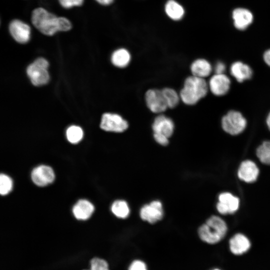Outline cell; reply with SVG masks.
Segmentation results:
<instances>
[{
    "label": "cell",
    "mask_w": 270,
    "mask_h": 270,
    "mask_svg": "<svg viewBox=\"0 0 270 270\" xmlns=\"http://www.w3.org/2000/svg\"><path fill=\"white\" fill-rule=\"evenodd\" d=\"M31 22L36 28L48 36H52L58 32H68L72 28V22L68 18L58 16L42 7L32 10Z\"/></svg>",
    "instance_id": "cell-1"
},
{
    "label": "cell",
    "mask_w": 270,
    "mask_h": 270,
    "mask_svg": "<svg viewBox=\"0 0 270 270\" xmlns=\"http://www.w3.org/2000/svg\"><path fill=\"white\" fill-rule=\"evenodd\" d=\"M208 90V84L204 78L192 75L188 76L179 94L180 100L187 105L195 104L206 95Z\"/></svg>",
    "instance_id": "cell-2"
},
{
    "label": "cell",
    "mask_w": 270,
    "mask_h": 270,
    "mask_svg": "<svg viewBox=\"0 0 270 270\" xmlns=\"http://www.w3.org/2000/svg\"><path fill=\"white\" fill-rule=\"evenodd\" d=\"M226 232L227 226L224 220L214 216L200 226L198 233L202 240L210 244H214L221 240Z\"/></svg>",
    "instance_id": "cell-3"
},
{
    "label": "cell",
    "mask_w": 270,
    "mask_h": 270,
    "mask_svg": "<svg viewBox=\"0 0 270 270\" xmlns=\"http://www.w3.org/2000/svg\"><path fill=\"white\" fill-rule=\"evenodd\" d=\"M48 62L44 58H38L27 68L26 72L32 84L36 86L46 84L49 80L48 72Z\"/></svg>",
    "instance_id": "cell-4"
},
{
    "label": "cell",
    "mask_w": 270,
    "mask_h": 270,
    "mask_svg": "<svg viewBox=\"0 0 270 270\" xmlns=\"http://www.w3.org/2000/svg\"><path fill=\"white\" fill-rule=\"evenodd\" d=\"M223 130L232 135L242 132L246 126V120L242 114L236 110H230L222 120Z\"/></svg>",
    "instance_id": "cell-5"
},
{
    "label": "cell",
    "mask_w": 270,
    "mask_h": 270,
    "mask_svg": "<svg viewBox=\"0 0 270 270\" xmlns=\"http://www.w3.org/2000/svg\"><path fill=\"white\" fill-rule=\"evenodd\" d=\"M100 126L107 132H122L128 129V124L120 114L108 112L102 116Z\"/></svg>",
    "instance_id": "cell-6"
},
{
    "label": "cell",
    "mask_w": 270,
    "mask_h": 270,
    "mask_svg": "<svg viewBox=\"0 0 270 270\" xmlns=\"http://www.w3.org/2000/svg\"><path fill=\"white\" fill-rule=\"evenodd\" d=\"M8 31L12 38L18 42L26 44L31 36V28L24 22L14 19L8 24Z\"/></svg>",
    "instance_id": "cell-7"
},
{
    "label": "cell",
    "mask_w": 270,
    "mask_h": 270,
    "mask_svg": "<svg viewBox=\"0 0 270 270\" xmlns=\"http://www.w3.org/2000/svg\"><path fill=\"white\" fill-rule=\"evenodd\" d=\"M145 101L148 108L155 114H161L168 108L162 90H148L145 94Z\"/></svg>",
    "instance_id": "cell-8"
},
{
    "label": "cell",
    "mask_w": 270,
    "mask_h": 270,
    "mask_svg": "<svg viewBox=\"0 0 270 270\" xmlns=\"http://www.w3.org/2000/svg\"><path fill=\"white\" fill-rule=\"evenodd\" d=\"M140 216L142 220L150 224L160 220L164 216L161 202L154 200L150 204L144 205L140 210Z\"/></svg>",
    "instance_id": "cell-9"
},
{
    "label": "cell",
    "mask_w": 270,
    "mask_h": 270,
    "mask_svg": "<svg viewBox=\"0 0 270 270\" xmlns=\"http://www.w3.org/2000/svg\"><path fill=\"white\" fill-rule=\"evenodd\" d=\"M31 177L35 184L39 186H44L53 182L55 175L52 168L40 165L32 170Z\"/></svg>",
    "instance_id": "cell-10"
},
{
    "label": "cell",
    "mask_w": 270,
    "mask_h": 270,
    "mask_svg": "<svg viewBox=\"0 0 270 270\" xmlns=\"http://www.w3.org/2000/svg\"><path fill=\"white\" fill-rule=\"evenodd\" d=\"M239 204L240 200L238 198L230 192H223L218 196L216 208L221 214H231L238 210Z\"/></svg>",
    "instance_id": "cell-11"
},
{
    "label": "cell",
    "mask_w": 270,
    "mask_h": 270,
    "mask_svg": "<svg viewBox=\"0 0 270 270\" xmlns=\"http://www.w3.org/2000/svg\"><path fill=\"white\" fill-rule=\"evenodd\" d=\"M230 81L224 74H215L208 83V89L215 96H222L226 94L230 88Z\"/></svg>",
    "instance_id": "cell-12"
},
{
    "label": "cell",
    "mask_w": 270,
    "mask_h": 270,
    "mask_svg": "<svg viewBox=\"0 0 270 270\" xmlns=\"http://www.w3.org/2000/svg\"><path fill=\"white\" fill-rule=\"evenodd\" d=\"M152 129L154 133L161 134L169 138L174 133V124L170 118L159 114L152 122Z\"/></svg>",
    "instance_id": "cell-13"
},
{
    "label": "cell",
    "mask_w": 270,
    "mask_h": 270,
    "mask_svg": "<svg viewBox=\"0 0 270 270\" xmlns=\"http://www.w3.org/2000/svg\"><path fill=\"white\" fill-rule=\"evenodd\" d=\"M232 18L235 28L240 30L247 28L254 20L252 12L242 8H235L232 11Z\"/></svg>",
    "instance_id": "cell-14"
},
{
    "label": "cell",
    "mask_w": 270,
    "mask_h": 270,
    "mask_svg": "<svg viewBox=\"0 0 270 270\" xmlns=\"http://www.w3.org/2000/svg\"><path fill=\"white\" fill-rule=\"evenodd\" d=\"M259 170L254 162L250 160L242 162L238 168V176L240 179L246 182H252L256 180Z\"/></svg>",
    "instance_id": "cell-15"
},
{
    "label": "cell",
    "mask_w": 270,
    "mask_h": 270,
    "mask_svg": "<svg viewBox=\"0 0 270 270\" xmlns=\"http://www.w3.org/2000/svg\"><path fill=\"white\" fill-rule=\"evenodd\" d=\"M250 247V242L247 237L241 234H237L230 240L231 252L236 255H240L246 252Z\"/></svg>",
    "instance_id": "cell-16"
},
{
    "label": "cell",
    "mask_w": 270,
    "mask_h": 270,
    "mask_svg": "<svg viewBox=\"0 0 270 270\" xmlns=\"http://www.w3.org/2000/svg\"><path fill=\"white\" fill-rule=\"evenodd\" d=\"M93 204L86 200H78L74 206L72 212L78 220H86L89 218L94 211Z\"/></svg>",
    "instance_id": "cell-17"
},
{
    "label": "cell",
    "mask_w": 270,
    "mask_h": 270,
    "mask_svg": "<svg viewBox=\"0 0 270 270\" xmlns=\"http://www.w3.org/2000/svg\"><path fill=\"white\" fill-rule=\"evenodd\" d=\"M230 72L232 76L240 82L250 79L252 74L251 68L241 62L233 63L230 68Z\"/></svg>",
    "instance_id": "cell-18"
},
{
    "label": "cell",
    "mask_w": 270,
    "mask_h": 270,
    "mask_svg": "<svg viewBox=\"0 0 270 270\" xmlns=\"http://www.w3.org/2000/svg\"><path fill=\"white\" fill-rule=\"evenodd\" d=\"M190 69L192 76L202 78L209 76L212 71L210 64L204 58H198L194 61Z\"/></svg>",
    "instance_id": "cell-19"
},
{
    "label": "cell",
    "mask_w": 270,
    "mask_h": 270,
    "mask_svg": "<svg viewBox=\"0 0 270 270\" xmlns=\"http://www.w3.org/2000/svg\"><path fill=\"white\" fill-rule=\"evenodd\" d=\"M131 55L124 48H120L114 50L111 56L112 64L116 67L124 68L130 64Z\"/></svg>",
    "instance_id": "cell-20"
},
{
    "label": "cell",
    "mask_w": 270,
    "mask_h": 270,
    "mask_svg": "<svg viewBox=\"0 0 270 270\" xmlns=\"http://www.w3.org/2000/svg\"><path fill=\"white\" fill-rule=\"evenodd\" d=\"M164 10L167 16L174 20H181L184 14V8L174 0H168L166 4Z\"/></svg>",
    "instance_id": "cell-21"
},
{
    "label": "cell",
    "mask_w": 270,
    "mask_h": 270,
    "mask_svg": "<svg viewBox=\"0 0 270 270\" xmlns=\"http://www.w3.org/2000/svg\"><path fill=\"white\" fill-rule=\"evenodd\" d=\"M112 212L118 218H126L130 212V208L127 202L123 200L115 201L112 206Z\"/></svg>",
    "instance_id": "cell-22"
},
{
    "label": "cell",
    "mask_w": 270,
    "mask_h": 270,
    "mask_svg": "<svg viewBox=\"0 0 270 270\" xmlns=\"http://www.w3.org/2000/svg\"><path fill=\"white\" fill-rule=\"evenodd\" d=\"M168 108H174L180 100V94L174 89L166 88L162 90Z\"/></svg>",
    "instance_id": "cell-23"
},
{
    "label": "cell",
    "mask_w": 270,
    "mask_h": 270,
    "mask_svg": "<svg viewBox=\"0 0 270 270\" xmlns=\"http://www.w3.org/2000/svg\"><path fill=\"white\" fill-rule=\"evenodd\" d=\"M256 155L263 164H270V141H265L256 150Z\"/></svg>",
    "instance_id": "cell-24"
},
{
    "label": "cell",
    "mask_w": 270,
    "mask_h": 270,
    "mask_svg": "<svg viewBox=\"0 0 270 270\" xmlns=\"http://www.w3.org/2000/svg\"><path fill=\"white\" fill-rule=\"evenodd\" d=\"M83 131L81 128L76 126H72L66 131L68 140L72 144H77L83 137Z\"/></svg>",
    "instance_id": "cell-25"
},
{
    "label": "cell",
    "mask_w": 270,
    "mask_h": 270,
    "mask_svg": "<svg viewBox=\"0 0 270 270\" xmlns=\"http://www.w3.org/2000/svg\"><path fill=\"white\" fill-rule=\"evenodd\" d=\"M12 188V180L11 178L4 174L0 176V193L2 196L8 194Z\"/></svg>",
    "instance_id": "cell-26"
},
{
    "label": "cell",
    "mask_w": 270,
    "mask_h": 270,
    "mask_svg": "<svg viewBox=\"0 0 270 270\" xmlns=\"http://www.w3.org/2000/svg\"><path fill=\"white\" fill-rule=\"evenodd\" d=\"M109 270L108 262L104 259L94 258L90 261V270Z\"/></svg>",
    "instance_id": "cell-27"
},
{
    "label": "cell",
    "mask_w": 270,
    "mask_h": 270,
    "mask_svg": "<svg viewBox=\"0 0 270 270\" xmlns=\"http://www.w3.org/2000/svg\"><path fill=\"white\" fill-rule=\"evenodd\" d=\"M60 4L64 8L69 9L75 6H80L84 0H58Z\"/></svg>",
    "instance_id": "cell-28"
},
{
    "label": "cell",
    "mask_w": 270,
    "mask_h": 270,
    "mask_svg": "<svg viewBox=\"0 0 270 270\" xmlns=\"http://www.w3.org/2000/svg\"><path fill=\"white\" fill-rule=\"evenodd\" d=\"M128 270H147L146 264L140 260H136L132 262Z\"/></svg>",
    "instance_id": "cell-29"
},
{
    "label": "cell",
    "mask_w": 270,
    "mask_h": 270,
    "mask_svg": "<svg viewBox=\"0 0 270 270\" xmlns=\"http://www.w3.org/2000/svg\"><path fill=\"white\" fill-rule=\"evenodd\" d=\"M154 140L160 144L165 146L168 144V138L166 136L158 133H154Z\"/></svg>",
    "instance_id": "cell-30"
},
{
    "label": "cell",
    "mask_w": 270,
    "mask_h": 270,
    "mask_svg": "<svg viewBox=\"0 0 270 270\" xmlns=\"http://www.w3.org/2000/svg\"><path fill=\"white\" fill-rule=\"evenodd\" d=\"M226 66L223 62H217L214 66V72L216 74H224Z\"/></svg>",
    "instance_id": "cell-31"
},
{
    "label": "cell",
    "mask_w": 270,
    "mask_h": 270,
    "mask_svg": "<svg viewBox=\"0 0 270 270\" xmlns=\"http://www.w3.org/2000/svg\"><path fill=\"white\" fill-rule=\"evenodd\" d=\"M264 62L270 66V49L266 51L264 54Z\"/></svg>",
    "instance_id": "cell-32"
},
{
    "label": "cell",
    "mask_w": 270,
    "mask_h": 270,
    "mask_svg": "<svg viewBox=\"0 0 270 270\" xmlns=\"http://www.w3.org/2000/svg\"><path fill=\"white\" fill-rule=\"evenodd\" d=\"M98 4L103 6L110 4L114 0H95Z\"/></svg>",
    "instance_id": "cell-33"
},
{
    "label": "cell",
    "mask_w": 270,
    "mask_h": 270,
    "mask_svg": "<svg viewBox=\"0 0 270 270\" xmlns=\"http://www.w3.org/2000/svg\"><path fill=\"white\" fill-rule=\"evenodd\" d=\"M266 124L268 126V129L270 130V112L268 114L267 118H266Z\"/></svg>",
    "instance_id": "cell-34"
},
{
    "label": "cell",
    "mask_w": 270,
    "mask_h": 270,
    "mask_svg": "<svg viewBox=\"0 0 270 270\" xmlns=\"http://www.w3.org/2000/svg\"><path fill=\"white\" fill-rule=\"evenodd\" d=\"M220 270L217 269V268H215V269H214V270Z\"/></svg>",
    "instance_id": "cell-35"
}]
</instances>
